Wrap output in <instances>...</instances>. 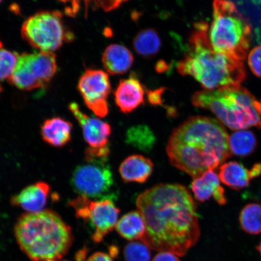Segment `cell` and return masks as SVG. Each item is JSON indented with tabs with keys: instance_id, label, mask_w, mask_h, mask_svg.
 Masks as SVG:
<instances>
[{
	"instance_id": "cell-16",
	"label": "cell",
	"mask_w": 261,
	"mask_h": 261,
	"mask_svg": "<svg viewBox=\"0 0 261 261\" xmlns=\"http://www.w3.org/2000/svg\"><path fill=\"white\" fill-rule=\"evenodd\" d=\"M194 179L191 188L197 200L204 202L214 197L218 204H226V197L224 189L221 186L219 176L214 170L205 171Z\"/></svg>"
},
{
	"instance_id": "cell-27",
	"label": "cell",
	"mask_w": 261,
	"mask_h": 261,
	"mask_svg": "<svg viewBox=\"0 0 261 261\" xmlns=\"http://www.w3.org/2000/svg\"><path fill=\"white\" fill-rule=\"evenodd\" d=\"M250 70L257 77H261V45L252 49L248 57Z\"/></svg>"
},
{
	"instance_id": "cell-25",
	"label": "cell",
	"mask_w": 261,
	"mask_h": 261,
	"mask_svg": "<svg viewBox=\"0 0 261 261\" xmlns=\"http://www.w3.org/2000/svg\"><path fill=\"white\" fill-rule=\"evenodd\" d=\"M126 261H150L151 252L145 244L138 242L129 243L124 250Z\"/></svg>"
},
{
	"instance_id": "cell-2",
	"label": "cell",
	"mask_w": 261,
	"mask_h": 261,
	"mask_svg": "<svg viewBox=\"0 0 261 261\" xmlns=\"http://www.w3.org/2000/svg\"><path fill=\"white\" fill-rule=\"evenodd\" d=\"M166 151L171 164L194 178L230 158L229 136L218 120L189 118L172 133Z\"/></svg>"
},
{
	"instance_id": "cell-22",
	"label": "cell",
	"mask_w": 261,
	"mask_h": 261,
	"mask_svg": "<svg viewBox=\"0 0 261 261\" xmlns=\"http://www.w3.org/2000/svg\"><path fill=\"white\" fill-rule=\"evenodd\" d=\"M231 154L237 156H247L255 151L257 140L255 135L250 130H239L229 137Z\"/></svg>"
},
{
	"instance_id": "cell-8",
	"label": "cell",
	"mask_w": 261,
	"mask_h": 261,
	"mask_svg": "<svg viewBox=\"0 0 261 261\" xmlns=\"http://www.w3.org/2000/svg\"><path fill=\"white\" fill-rule=\"evenodd\" d=\"M57 70L56 56L53 52L22 54L19 55L8 81L19 89L31 91L46 86Z\"/></svg>"
},
{
	"instance_id": "cell-5",
	"label": "cell",
	"mask_w": 261,
	"mask_h": 261,
	"mask_svg": "<svg viewBox=\"0 0 261 261\" xmlns=\"http://www.w3.org/2000/svg\"><path fill=\"white\" fill-rule=\"evenodd\" d=\"M196 107L211 111L218 120L232 130L251 126L261 129L257 101L249 91L233 90L230 86L214 90L198 91L192 98Z\"/></svg>"
},
{
	"instance_id": "cell-9",
	"label": "cell",
	"mask_w": 261,
	"mask_h": 261,
	"mask_svg": "<svg viewBox=\"0 0 261 261\" xmlns=\"http://www.w3.org/2000/svg\"><path fill=\"white\" fill-rule=\"evenodd\" d=\"M85 161L74 169L71 175L70 184L74 191L91 200L112 199L114 179L108 159H85Z\"/></svg>"
},
{
	"instance_id": "cell-11",
	"label": "cell",
	"mask_w": 261,
	"mask_h": 261,
	"mask_svg": "<svg viewBox=\"0 0 261 261\" xmlns=\"http://www.w3.org/2000/svg\"><path fill=\"white\" fill-rule=\"evenodd\" d=\"M78 90L87 107L96 116H107L109 112L107 100L111 91L107 73L100 70H87L80 80Z\"/></svg>"
},
{
	"instance_id": "cell-17",
	"label": "cell",
	"mask_w": 261,
	"mask_h": 261,
	"mask_svg": "<svg viewBox=\"0 0 261 261\" xmlns=\"http://www.w3.org/2000/svg\"><path fill=\"white\" fill-rule=\"evenodd\" d=\"M73 124L60 117L44 120L41 126V135L44 141L52 146L61 148L71 139Z\"/></svg>"
},
{
	"instance_id": "cell-14",
	"label": "cell",
	"mask_w": 261,
	"mask_h": 261,
	"mask_svg": "<svg viewBox=\"0 0 261 261\" xmlns=\"http://www.w3.org/2000/svg\"><path fill=\"white\" fill-rule=\"evenodd\" d=\"M260 174V163H256L249 170L241 163L229 162L221 166L219 177L227 187L234 190H241L247 187L252 179Z\"/></svg>"
},
{
	"instance_id": "cell-32",
	"label": "cell",
	"mask_w": 261,
	"mask_h": 261,
	"mask_svg": "<svg viewBox=\"0 0 261 261\" xmlns=\"http://www.w3.org/2000/svg\"><path fill=\"white\" fill-rule=\"evenodd\" d=\"M80 1H82V0H74V3H76V4H77V2ZM83 1L84 2L85 4L88 5L91 1H94V0H83Z\"/></svg>"
},
{
	"instance_id": "cell-36",
	"label": "cell",
	"mask_w": 261,
	"mask_h": 261,
	"mask_svg": "<svg viewBox=\"0 0 261 261\" xmlns=\"http://www.w3.org/2000/svg\"><path fill=\"white\" fill-rule=\"evenodd\" d=\"M259 102H260V106H261V100H260V101H259Z\"/></svg>"
},
{
	"instance_id": "cell-26",
	"label": "cell",
	"mask_w": 261,
	"mask_h": 261,
	"mask_svg": "<svg viewBox=\"0 0 261 261\" xmlns=\"http://www.w3.org/2000/svg\"><path fill=\"white\" fill-rule=\"evenodd\" d=\"M130 142H132L136 145H139L140 141V145H148L149 146V143L154 142V136L152 135V134L150 130L146 128V126H139L138 128H134L129 130V135L128 136Z\"/></svg>"
},
{
	"instance_id": "cell-19",
	"label": "cell",
	"mask_w": 261,
	"mask_h": 261,
	"mask_svg": "<svg viewBox=\"0 0 261 261\" xmlns=\"http://www.w3.org/2000/svg\"><path fill=\"white\" fill-rule=\"evenodd\" d=\"M104 67L113 75L127 72L134 63V57L128 48L119 44L109 45L104 51L102 59Z\"/></svg>"
},
{
	"instance_id": "cell-21",
	"label": "cell",
	"mask_w": 261,
	"mask_h": 261,
	"mask_svg": "<svg viewBox=\"0 0 261 261\" xmlns=\"http://www.w3.org/2000/svg\"><path fill=\"white\" fill-rule=\"evenodd\" d=\"M133 46L137 53L145 58H151L158 54L161 47V40L154 29L140 31L133 41Z\"/></svg>"
},
{
	"instance_id": "cell-33",
	"label": "cell",
	"mask_w": 261,
	"mask_h": 261,
	"mask_svg": "<svg viewBox=\"0 0 261 261\" xmlns=\"http://www.w3.org/2000/svg\"><path fill=\"white\" fill-rule=\"evenodd\" d=\"M256 249H257V250L258 251V252L260 253V256H261V242L259 243L258 246H257Z\"/></svg>"
},
{
	"instance_id": "cell-12",
	"label": "cell",
	"mask_w": 261,
	"mask_h": 261,
	"mask_svg": "<svg viewBox=\"0 0 261 261\" xmlns=\"http://www.w3.org/2000/svg\"><path fill=\"white\" fill-rule=\"evenodd\" d=\"M69 110L79 122L85 141L89 148L94 149L109 148L112 128L109 123L96 117H91L82 112L79 105L71 103Z\"/></svg>"
},
{
	"instance_id": "cell-24",
	"label": "cell",
	"mask_w": 261,
	"mask_h": 261,
	"mask_svg": "<svg viewBox=\"0 0 261 261\" xmlns=\"http://www.w3.org/2000/svg\"><path fill=\"white\" fill-rule=\"evenodd\" d=\"M19 54L5 48H0V83L9 80L17 63Z\"/></svg>"
},
{
	"instance_id": "cell-30",
	"label": "cell",
	"mask_w": 261,
	"mask_h": 261,
	"mask_svg": "<svg viewBox=\"0 0 261 261\" xmlns=\"http://www.w3.org/2000/svg\"><path fill=\"white\" fill-rule=\"evenodd\" d=\"M87 261H113L109 254L102 252H97L90 256Z\"/></svg>"
},
{
	"instance_id": "cell-15",
	"label": "cell",
	"mask_w": 261,
	"mask_h": 261,
	"mask_svg": "<svg viewBox=\"0 0 261 261\" xmlns=\"http://www.w3.org/2000/svg\"><path fill=\"white\" fill-rule=\"evenodd\" d=\"M116 105L122 112H132L144 102V90L139 80L132 74L120 81L114 93Z\"/></svg>"
},
{
	"instance_id": "cell-20",
	"label": "cell",
	"mask_w": 261,
	"mask_h": 261,
	"mask_svg": "<svg viewBox=\"0 0 261 261\" xmlns=\"http://www.w3.org/2000/svg\"><path fill=\"white\" fill-rule=\"evenodd\" d=\"M116 229L126 240H141L146 232V224L140 212L134 211L124 215L117 222Z\"/></svg>"
},
{
	"instance_id": "cell-28",
	"label": "cell",
	"mask_w": 261,
	"mask_h": 261,
	"mask_svg": "<svg viewBox=\"0 0 261 261\" xmlns=\"http://www.w3.org/2000/svg\"><path fill=\"white\" fill-rule=\"evenodd\" d=\"M97 4L107 12L118 8L123 3L128 0H96Z\"/></svg>"
},
{
	"instance_id": "cell-37",
	"label": "cell",
	"mask_w": 261,
	"mask_h": 261,
	"mask_svg": "<svg viewBox=\"0 0 261 261\" xmlns=\"http://www.w3.org/2000/svg\"><path fill=\"white\" fill-rule=\"evenodd\" d=\"M2 0H0V3H1V2H2Z\"/></svg>"
},
{
	"instance_id": "cell-4",
	"label": "cell",
	"mask_w": 261,
	"mask_h": 261,
	"mask_svg": "<svg viewBox=\"0 0 261 261\" xmlns=\"http://www.w3.org/2000/svg\"><path fill=\"white\" fill-rule=\"evenodd\" d=\"M15 234L21 249L34 261L60 260L73 238L70 227L50 210L22 215L15 224Z\"/></svg>"
},
{
	"instance_id": "cell-1",
	"label": "cell",
	"mask_w": 261,
	"mask_h": 261,
	"mask_svg": "<svg viewBox=\"0 0 261 261\" xmlns=\"http://www.w3.org/2000/svg\"><path fill=\"white\" fill-rule=\"evenodd\" d=\"M136 205L146 224L140 240L150 249L184 256L197 242V205L184 186L155 185L139 195Z\"/></svg>"
},
{
	"instance_id": "cell-35",
	"label": "cell",
	"mask_w": 261,
	"mask_h": 261,
	"mask_svg": "<svg viewBox=\"0 0 261 261\" xmlns=\"http://www.w3.org/2000/svg\"><path fill=\"white\" fill-rule=\"evenodd\" d=\"M58 261H67V260H58Z\"/></svg>"
},
{
	"instance_id": "cell-7",
	"label": "cell",
	"mask_w": 261,
	"mask_h": 261,
	"mask_svg": "<svg viewBox=\"0 0 261 261\" xmlns=\"http://www.w3.org/2000/svg\"><path fill=\"white\" fill-rule=\"evenodd\" d=\"M24 40L33 47L42 51L53 52L64 42L72 40L73 35L67 31L60 11H42L26 20L21 29Z\"/></svg>"
},
{
	"instance_id": "cell-10",
	"label": "cell",
	"mask_w": 261,
	"mask_h": 261,
	"mask_svg": "<svg viewBox=\"0 0 261 261\" xmlns=\"http://www.w3.org/2000/svg\"><path fill=\"white\" fill-rule=\"evenodd\" d=\"M77 218L89 223L93 228L92 239L99 243L116 227L120 211L112 199L93 200L78 196L69 203Z\"/></svg>"
},
{
	"instance_id": "cell-6",
	"label": "cell",
	"mask_w": 261,
	"mask_h": 261,
	"mask_svg": "<svg viewBox=\"0 0 261 261\" xmlns=\"http://www.w3.org/2000/svg\"><path fill=\"white\" fill-rule=\"evenodd\" d=\"M208 38L215 50L243 61L250 45L252 27L229 0H214Z\"/></svg>"
},
{
	"instance_id": "cell-31",
	"label": "cell",
	"mask_w": 261,
	"mask_h": 261,
	"mask_svg": "<svg viewBox=\"0 0 261 261\" xmlns=\"http://www.w3.org/2000/svg\"><path fill=\"white\" fill-rule=\"evenodd\" d=\"M162 93V91L161 90H158L155 91H149L148 97L150 102L154 104V105L160 104L161 103Z\"/></svg>"
},
{
	"instance_id": "cell-3",
	"label": "cell",
	"mask_w": 261,
	"mask_h": 261,
	"mask_svg": "<svg viewBox=\"0 0 261 261\" xmlns=\"http://www.w3.org/2000/svg\"><path fill=\"white\" fill-rule=\"evenodd\" d=\"M189 50L177 69L195 78L207 90L239 85L246 78L243 61L219 53L212 46L207 24H198L189 41Z\"/></svg>"
},
{
	"instance_id": "cell-34",
	"label": "cell",
	"mask_w": 261,
	"mask_h": 261,
	"mask_svg": "<svg viewBox=\"0 0 261 261\" xmlns=\"http://www.w3.org/2000/svg\"><path fill=\"white\" fill-rule=\"evenodd\" d=\"M3 91L2 86H1V83H0V93H1Z\"/></svg>"
},
{
	"instance_id": "cell-18",
	"label": "cell",
	"mask_w": 261,
	"mask_h": 261,
	"mask_svg": "<svg viewBox=\"0 0 261 261\" xmlns=\"http://www.w3.org/2000/svg\"><path fill=\"white\" fill-rule=\"evenodd\" d=\"M154 164L142 155H133L124 161L119 168L120 176L126 182L143 184L152 174Z\"/></svg>"
},
{
	"instance_id": "cell-23",
	"label": "cell",
	"mask_w": 261,
	"mask_h": 261,
	"mask_svg": "<svg viewBox=\"0 0 261 261\" xmlns=\"http://www.w3.org/2000/svg\"><path fill=\"white\" fill-rule=\"evenodd\" d=\"M239 220L241 228L246 233L261 234V205H246L241 212Z\"/></svg>"
},
{
	"instance_id": "cell-13",
	"label": "cell",
	"mask_w": 261,
	"mask_h": 261,
	"mask_svg": "<svg viewBox=\"0 0 261 261\" xmlns=\"http://www.w3.org/2000/svg\"><path fill=\"white\" fill-rule=\"evenodd\" d=\"M50 187L47 182L38 181L28 186L11 198V203L27 213H38L44 211L50 195Z\"/></svg>"
},
{
	"instance_id": "cell-29",
	"label": "cell",
	"mask_w": 261,
	"mask_h": 261,
	"mask_svg": "<svg viewBox=\"0 0 261 261\" xmlns=\"http://www.w3.org/2000/svg\"><path fill=\"white\" fill-rule=\"evenodd\" d=\"M152 261H179L176 254L168 252H162L155 256Z\"/></svg>"
}]
</instances>
